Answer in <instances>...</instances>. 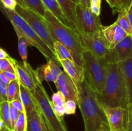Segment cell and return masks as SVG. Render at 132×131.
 Masks as SVG:
<instances>
[{
    "instance_id": "cell-35",
    "label": "cell",
    "mask_w": 132,
    "mask_h": 131,
    "mask_svg": "<svg viewBox=\"0 0 132 131\" xmlns=\"http://www.w3.org/2000/svg\"><path fill=\"white\" fill-rule=\"evenodd\" d=\"M20 113L18 110H17L12 105L10 104V122H11L12 128H14V126H15V123H16L17 120H18V118H19Z\"/></svg>"
},
{
    "instance_id": "cell-27",
    "label": "cell",
    "mask_w": 132,
    "mask_h": 131,
    "mask_svg": "<svg viewBox=\"0 0 132 131\" xmlns=\"http://www.w3.org/2000/svg\"><path fill=\"white\" fill-rule=\"evenodd\" d=\"M12 131H27V116L25 110L20 113Z\"/></svg>"
},
{
    "instance_id": "cell-43",
    "label": "cell",
    "mask_w": 132,
    "mask_h": 131,
    "mask_svg": "<svg viewBox=\"0 0 132 131\" xmlns=\"http://www.w3.org/2000/svg\"><path fill=\"white\" fill-rule=\"evenodd\" d=\"M9 57H10V55L7 53V52H6L4 49H3L2 48L0 47V60H1V59H7Z\"/></svg>"
},
{
    "instance_id": "cell-46",
    "label": "cell",
    "mask_w": 132,
    "mask_h": 131,
    "mask_svg": "<svg viewBox=\"0 0 132 131\" xmlns=\"http://www.w3.org/2000/svg\"><path fill=\"white\" fill-rule=\"evenodd\" d=\"M128 14L129 19H130V23H131V26L132 28V11H131V10H128Z\"/></svg>"
},
{
    "instance_id": "cell-51",
    "label": "cell",
    "mask_w": 132,
    "mask_h": 131,
    "mask_svg": "<svg viewBox=\"0 0 132 131\" xmlns=\"http://www.w3.org/2000/svg\"><path fill=\"white\" fill-rule=\"evenodd\" d=\"M128 10H131V11H132V5L131 6V7H130V8H129Z\"/></svg>"
},
{
    "instance_id": "cell-39",
    "label": "cell",
    "mask_w": 132,
    "mask_h": 131,
    "mask_svg": "<svg viewBox=\"0 0 132 131\" xmlns=\"http://www.w3.org/2000/svg\"><path fill=\"white\" fill-rule=\"evenodd\" d=\"M5 76L7 77L8 79L10 80V81L14 80H18V76H17L16 73H13V72H9V71H4L3 72Z\"/></svg>"
},
{
    "instance_id": "cell-2",
    "label": "cell",
    "mask_w": 132,
    "mask_h": 131,
    "mask_svg": "<svg viewBox=\"0 0 132 131\" xmlns=\"http://www.w3.org/2000/svg\"><path fill=\"white\" fill-rule=\"evenodd\" d=\"M97 96L103 105L127 109L128 95L123 73L119 63H108L105 85Z\"/></svg>"
},
{
    "instance_id": "cell-42",
    "label": "cell",
    "mask_w": 132,
    "mask_h": 131,
    "mask_svg": "<svg viewBox=\"0 0 132 131\" xmlns=\"http://www.w3.org/2000/svg\"><path fill=\"white\" fill-rule=\"evenodd\" d=\"M0 81H1L2 83H5V85H6V86H8V85L11 82V81H10L9 79H8L7 77L4 74V73L1 71H0Z\"/></svg>"
},
{
    "instance_id": "cell-50",
    "label": "cell",
    "mask_w": 132,
    "mask_h": 131,
    "mask_svg": "<svg viewBox=\"0 0 132 131\" xmlns=\"http://www.w3.org/2000/svg\"><path fill=\"white\" fill-rule=\"evenodd\" d=\"M72 1H73V2L74 3H76V4H79V3H80L79 0H72Z\"/></svg>"
},
{
    "instance_id": "cell-34",
    "label": "cell",
    "mask_w": 132,
    "mask_h": 131,
    "mask_svg": "<svg viewBox=\"0 0 132 131\" xmlns=\"http://www.w3.org/2000/svg\"><path fill=\"white\" fill-rule=\"evenodd\" d=\"M126 131H132V104H128L127 107V118H126Z\"/></svg>"
},
{
    "instance_id": "cell-29",
    "label": "cell",
    "mask_w": 132,
    "mask_h": 131,
    "mask_svg": "<svg viewBox=\"0 0 132 131\" xmlns=\"http://www.w3.org/2000/svg\"><path fill=\"white\" fill-rule=\"evenodd\" d=\"M11 57L0 60V71H9L15 73V69L11 61Z\"/></svg>"
},
{
    "instance_id": "cell-52",
    "label": "cell",
    "mask_w": 132,
    "mask_h": 131,
    "mask_svg": "<svg viewBox=\"0 0 132 131\" xmlns=\"http://www.w3.org/2000/svg\"><path fill=\"white\" fill-rule=\"evenodd\" d=\"M119 131H126V129H125V128H123V129L121 130H119Z\"/></svg>"
},
{
    "instance_id": "cell-5",
    "label": "cell",
    "mask_w": 132,
    "mask_h": 131,
    "mask_svg": "<svg viewBox=\"0 0 132 131\" xmlns=\"http://www.w3.org/2000/svg\"><path fill=\"white\" fill-rule=\"evenodd\" d=\"M0 10L10 20L13 26L18 28L27 37L28 41H30V46H33L36 48L45 56L47 60L53 59L58 62L54 52L39 38L36 32L30 26L29 24L21 15L18 14L15 10H9L5 8L1 1H0Z\"/></svg>"
},
{
    "instance_id": "cell-14",
    "label": "cell",
    "mask_w": 132,
    "mask_h": 131,
    "mask_svg": "<svg viewBox=\"0 0 132 131\" xmlns=\"http://www.w3.org/2000/svg\"><path fill=\"white\" fill-rule=\"evenodd\" d=\"M102 32L110 46V49L128 35L126 32L116 23L108 26H103Z\"/></svg>"
},
{
    "instance_id": "cell-1",
    "label": "cell",
    "mask_w": 132,
    "mask_h": 131,
    "mask_svg": "<svg viewBox=\"0 0 132 131\" xmlns=\"http://www.w3.org/2000/svg\"><path fill=\"white\" fill-rule=\"evenodd\" d=\"M79 93L78 107L85 125V131H97L103 122L108 121L103 105L88 82H76Z\"/></svg>"
},
{
    "instance_id": "cell-3",
    "label": "cell",
    "mask_w": 132,
    "mask_h": 131,
    "mask_svg": "<svg viewBox=\"0 0 132 131\" xmlns=\"http://www.w3.org/2000/svg\"><path fill=\"white\" fill-rule=\"evenodd\" d=\"M44 18L54 41H57L67 47L75 62L83 67L82 54L85 48L79 33L72 27L63 24L48 9Z\"/></svg>"
},
{
    "instance_id": "cell-9",
    "label": "cell",
    "mask_w": 132,
    "mask_h": 131,
    "mask_svg": "<svg viewBox=\"0 0 132 131\" xmlns=\"http://www.w3.org/2000/svg\"><path fill=\"white\" fill-rule=\"evenodd\" d=\"M76 13L82 32L94 33L102 30L103 24L99 16L94 14L89 8L85 7L81 3L77 4Z\"/></svg>"
},
{
    "instance_id": "cell-53",
    "label": "cell",
    "mask_w": 132,
    "mask_h": 131,
    "mask_svg": "<svg viewBox=\"0 0 132 131\" xmlns=\"http://www.w3.org/2000/svg\"><path fill=\"white\" fill-rule=\"evenodd\" d=\"M49 130H50V129H49Z\"/></svg>"
},
{
    "instance_id": "cell-41",
    "label": "cell",
    "mask_w": 132,
    "mask_h": 131,
    "mask_svg": "<svg viewBox=\"0 0 132 131\" xmlns=\"http://www.w3.org/2000/svg\"><path fill=\"white\" fill-rule=\"evenodd\" d=\"M106 1L109 4L110 6L113 10V13L116 10V9H117V6H118V0H106Z\"/></svg>"
},
{
    "instance_id": "cell-38",
    "label": "cell",
    "mask_w": 132,
    "mask_h": 131,
    "mask_svg": "<svg viewBox=\"0 0 132 131\" xmlns=\"http://www.w3.org/2000/svg\"><path fill=\"white\" fill-rule=\"evenodd\" d=\"M9 103H10V105H12L19 113H22L23 110H24V106H23V104L22 103L21 99H19V100H14L13 101H12L11 102Z\"/></svg>"
},
{
    "instance_id": "cell-4",
    "label": "cell",
    "mask_w": 132,
    "mask_h": 131,
    "mask_svg": "<svg viewBox=\"0 0 132 131\" xmlns=\"http://www.w3.org/2000/svg\"><path fill=\"white\" fill-rule=\"evenodd\" d=\"M82 61L85 80L97 95H100L106 80L108 63L104 59L96 56L87 50L82 54Z\"/></svg>"
},
{
    "instance_id": "cell-49",
    "label": "cell",
    "mask_w": 132,
    "mask_h": 131,
    "mask_svg": "<svg viewBox=\"0 0 132 131\" xmlns=\"http://www.w3.org/2000/svg\"><path fill=\"white\" fill-rule=\"evenodd\" d=\"M0 131H10V130L9 129V128H7V127H5H5H4L2 129H1Z\"/></svg>"
},
{
    "instance_id": "cell-48",
    "label": "cell",
    "mask_w": 132,
    "mask_h": 131,
    "mask_svg": "<svg viewBox=\"0 0 132 131\" xmlns=\"http://www.w3.org/2000/svg\"><path fill=\"white\" fill-rule=\"evenodd\" d=\"M4 127H5V124H4L3 121L2 119L0 118V130H1Z\"/></svg>"
},
{
    "instance_id": "cell-15",
    "label": "cell",
    "mask_w": 132,
    "mask_h": 131,
    "mask_svg": "<svg viewBox=\"0 0 132 131\" xmlns=\"http://www.w3.org/2000/svg\"><path fill=\"white\" fill-rule=\"evenodd\" d=\"M66 17L73 26V28L79 33H82L81 26L77 19L76 5L72 0H57Z\"/></svg>"
},
{
    "instance_id": "cell-21",
    "label": "cell",
    "mask_w": 132,
    "mask_h": 131,
    "mask_svg": "<svg viewBox=\"0 0 132 131\" xmlns=\"http://www.w3.org/2000/svg\"><path fill=\"white\" fill-rule=\"evenodd\" d=\"M36 77L37 80L42 83L43 81L45 80L46 82H52L55 83L57 79L52 74V71L49 68L48 65L46 63L45 65L39 67L36 70Z\"/></svg>"
},
{
    "instance_id": "cell-19",
    "label": "cell",
    "mask_w": 132,
    "mask_h": 131,
    "mask_svg": "<svg viewBox=\"0 0 132 131\" xmlns=\"http://www.w3.org/2000/svg\"><path fill=\"white\" fill-rule=\"evenodd\" d=\"M20 99L24 106L27 116H29L36 108L32 92L20 83Z\"/></svg>"
},
{
    "instance_id": "cell-31",
    "label": "cell",
    "mask_w": 132,
    "mask_h": 131,
    "mask_svg": "<svg viewBox=\"0 0 132 131\" xmlns=\"http://www.w3.org/2000/svg\"><path fill=\"white\" fill-rule=\"evenodd\" d=\"M77 104L75 100H67L65 104V111L67 114H74L76 111Z\"/></svg>"
},
{
    "instance_id": "cell-36",
    "label": "cell",
    "mask_w": 132,
    "mask_h": 131,
    "mask_svg": "<svg viewBox=\"0 0 132 131\" xmlns=\"http://www.w3.org/2000/svg\"><path fill=\"white\" fill-rule=\"evenodd\" d=\"M0 1L4 7L12 10H15L18 5L16 0H0Z\"/></svg>"
},
{
    "instance_id": "cell-17",
    "label": "cell",
    "mask_w": 132,
    "mask_h": 131,
    "mask_svg": "<svg viewBox=\"0 0 132 131\" xmlns=\"http://www.w3.org/2000/svg\"><path fill=\"white\" fill-rule=\"evenodd\" d=\"M125 77L129 104H132V58L119 62Z\"/></svg>"
},
{
    "instance_id": "cell-23",
    "label": "cell",
    "mask_w": 132,
    "mask_h": 131,
    "mask_svg": "<svg viewBox=\"0 0 132 131\" xmlns=\"http://www.w3.org/2000/svg\"><path fill=\"white\" fill-rule=\"evenodd\" d=\"M54 53L58 62L59 60H67V59L73 60V57L69 50L57 41H55V43H54Z\"/></svg>"
},
{
    "instance_id": "cell-8",
    "label": "cell",
    "mask_w": 132,
    "mask_h": 131,
    "mask_svg": "<svg viewBox=\"0 0 132 131\" xmlns=\"http://www.w3.org/2000/svg\"><path fill=\"white\" fill-rule=\"evenodd\" d=\"M80 37L85 50L91 51L101 59L106 57L110 50V46L102 30L94 33L82 32Z\"/></svg>"
},
{
    "instance_id": "cell-25",
    "label": "cell",
    "mask_w": 132,
    "mask_h": 131,
    "mask_svg": "<svg viewBox=\"0 0 132 131\" xmlns=\"http://www.w3.org/2000/svg\"><path fill=\"white\" fill-rule=\"evenodd\" d=\"M0 118L3 121L5 127L12 131L10 117V103L8 101L0 103Z\"/></svg>"
},
{
    "instance_id": "cell-7",
    "label": "cell",
    "mask_w": 132,
    "mask_h": 131,
    "mask_svg": "<svg viewBox=\"0 0 132 131\" xmlns=\"http://www.w3.org/2000/svg\"><path fill=\"white\" fill-rule=\"evenodd\" d=\"M15 11L26 21L39 38L54 52L55 41L52 37L45 18L28 8L23 7L19 5L17 6Z\"/></svg>"
},
{
    "instance_id": "cell-11",
    "label": "cell",
    "mask_w": 132,
    "mask_h": 131,
    "mask_svg": "<svg viewBox=\"0 0 132 131\" xmlns=\"http://www.w3.org/2000/svg\"><path fill=\"white\" fill-rule=\"evenodd\" d=\"M132 58V36L127 35L110 49L105 60L107 63H119Z\"/></svg>"
},
{
    "instance_id": "cell-20",
    "label": "cell",
    "mask_w": 132,
    "mask_h": 131,
    "mask_svg": "<svg viewBox=\"0 0 132 131\" xmlns=\"http://www.w3.org/2000/svg\"><path fill=\"white\" fill-rule=\"evenodd\" d=\"M14 27V29L16 33L18 38V51L19 54L23 60V63L27 64L28 63V50L27 47L30 45V41L27 38L25 35L15 26Z\"/></svg>"
},
{
    "instance_id": "cell-16",
    "label": "cell",
    "mask_w": 132,
    "mask_h": 131,
    "mask_svg": "<svg viewBox=\"0 0 132 131\" xmlns=\"http://www.w3.org/2000/svg\"><path fill=\"white\" fill-rule=\"evenodd\" d=\"M59 63L63 68L64 71L66 72L76 82H83L85 80L84 68L76 64L73 60H62Z\"/></svg>"
},
{
    "instance_id": "cell-33",
    "label": "cell",
    "mask_w": 132,
    "mask_h": 131,
    "mask_svg": "<svg viewBox=\"0 0 132 131\" xmlns=\"http://www.w3.org/2000/svg\"><path fill=\"white\" fill-rule=\"evenodd\" d=\"M101 0H91L90 9L94 14L99 16L101 14Z\"/></svg>"
},
{
    "instance_id": "cell-32",
    "label": "cell",
    "mask_w": 132,
    "mask_h": 131,
    "mask_svg": "<svg viewBox=\"0 0 132 131\" xmlns=\"http://www.w3.org/2000/svg\"><path fill=\"white\" fill-rule=\"evenodd\" d=\"M118 6L116 11L113 13V14L118 13L121 10H128L132 5V0H118Z\"/></svg>"
},
{
    "instance_id": "cell-28",
    "label": "cell",
    "mask_w": 132,
    "mask_h": 131,
    "mask_svg": "<svg viewBox=\"0 0 132 131\" xmlns=\"http://www.w3.org/2000/svg\"><path fill=\"white\" fill-rule=\"evenodd\" d=\"M51 101L53 107H65L67 100L64 95L61 91H58L52 95Z\"/></svg>"
},
{
    "instance_id": "cell-6",
    "label": "cell",
    "mask_w": 132,
    "mask_h": 131,
    "mask_svg": "<svg viewBox=\"0 0 132 131\" xmlns=\"http://www.w3.org/2000/svg\"><path fill=\"white\" fill-rule=\"evenodd\" d=\"M32 93L36 106L41 112L44 121L50 131H68L64 120L58 118L55 114L51 100L41 82L39 81L37 82Z\"/></svg>"
},
{
    "instance_id": "cell-40",
    "label": "cell",
    "mask_w": 132,
    "mask_h": 131,
    "mask_svg": "<svg viewBox=\"0 0 132 131\" xmlns=\"http://www.w3.org/2000/svg\"><path fill=\"white\" fill-rule=\"evenodd\" d=\"M97 131H112L110 127L108 121H104L101 123Z\"/></svg>"
},
{
    "instance_id": "cell-12",
    "label": "cell",
    "mask_w": 132,
    "mask_h": 131,
    "mask_svg": "<svg viewBox=\"0 0 132 131\" xmlns=\"http://www.w3.org/2000/svg\"><path fill=\"white\" fill-rule=\"evenodd\" d=\"M103 105L108 123L112 131H119L126 127L127 109L121 107Z\"/></svg>"
},
{
    "instance_id": "cell-13",
    "label": "cell",
    "mask_w": 132,
    "mask_h": 131,
    "mask_svg": "<svg viewBox=\"0 0 132 131\" xmlns=\"http://www.w3.org/2000/svg\"><path fill=\"white\" fill-rule=\"evenodd\" d=\"M55 86L59 91H61L66 98V100H73L78 105L79 93L76 82L67 74L62 71L55 82Z\"/></svg>"
},
{
    "instance_id": "cell-47",
    "label": "cell",
    "mask_w": 132,
    "mask_h": 131,
    "mask_svg": "<svg viewBox=\"0 0 132 131\" xmlns=\"http://www.w3.org/2000/svg\"><path fill=\"white\" fill-rule=\"evenodd\" d=\"M43 131H50V130H49L48 127H47V125H46V123H45V121H44V125H43Z\"/></svg>"
},
{
    "instance_id": "cell-44",
    "label": "cell",
    "mask_w": 132,
    "mask_h": 131,
    "mask_svg": "<svg viewBox=\"0 0 132 131\" xmlns=\"http://www.w3.org/2000/svg\"><path fill=\"white\" fill-rule=\"evenodd\" d=\"M79 1H80V3H81L82 5H83L84 6L90 8L91 0H79Z\"/></svg>"
},
{
    "instance_id": "cell-22",
    "label": "cell",
    "mask_w": 132,
    "mask_h": 131,
    "mask_svg": "<svg viewBox=\"0 0 132 131\" xmlns=\"http://www.w3.org/2000/svg\"><path fill=\"white\" fill-rule=\"evenodd\" d=\"M118 14V17L115 23L123 29L128 35L132 36V28L128 14V10H121L119 12Z\"/></svg>"
},
{
    "instance_id": "cell-26",
    "label": "cell",
    "mask_w": 132,
    "mask_h": 131,
    "mask_svg": "<svg viewBox=\"0 0 132 131\" xmlns=\"http://www.w3.org/2000/svg\"><path fill=\"white\" fill-rule=\"evenodd\" d=\"M8 101L20 99V83L18 80L11 81L7 86Z\"/></svg>"
},
{
    "instance_id": "cell-10",
    "label": "cell",
    "mask_w": 132,
    "mask_h": 131,
    "mask_svg": "<svg viewBox=\"0 0 132 131\" xmlns=\"http://www.w3.org/2000/svg\"><path fill=\"white\" fill-rule=\"evenodd\" d=\"M11 61L15 69V73L19 83L32 92L34 90L37 82H38L36 74V70L32 69L29 64L20 63L12 57Z\"/></svg>"
},
{
    "instance_id": "cell-24",
    "label": "cell",
    "mask_w": 132,
    "mask_h": 131,
    "mask_svg": "<svg viewBox=\"0 0 132 131\" xmlns=\"http://www.w3.org/2000/svg\"><path fill=\"white\" fill-rule=\"evenodd\" d=\"M27 8L45 17L47 8L42 0H23Z\"/></svg>"
},
{
    "instance_id": "cell-30",
    "label": "cell",
    "mask_w": 132,
    "mask_h": 131,
    "mask_svg": "<svg viewBox=\"0 0 132 131\" xmlns=\"http://www.w3.org/2000/svg\"><path fill=\"white\" fill-rule=\"evenodd\" d=\"M47 64L48 65L49 68H50V71H52V74H54V76L55 77V78L57 79L58 77L60 75V74L62 73L63 71L61 70L60 68H59V66L56 64V62H55V60H53V59H50V60H48Z\"/></svg>"
},
{
    "instance_id": "cell-37",
    "label": "cell",
    "mask_w": 132,
    "mask_h": 131,
    "mask_svg": "<svg viewBox=\"0 0 132 131\" xmlns=\"http://www.w3.org/2000/svg\"><path fill=\"white\" fill-rule=\"evenodd\" d=\"M8 101L7 86L0 81V103Z\"/></svg>"
},
{
    "instance_id": "cell-18",
    "label": "cell",
    "mask_w": 132,
    "mask_h": 131,
    "mask_svg": "<svg viewBox=\"0 0 132 131\" xmlns=\"http://www.w3.org/2000/svg\"><path fill=\"white\" fill-rule=\"evenodd\" d=\"M43 118L36 106V109L27 116V131H43Z\"/></svg>"
},
{
    "instance_id": "cell-45",
    "label": "cell",
    "mask_w": 132,
    "mask_h": 131,
    "mask_svg": "<svg viewBox=\"0 0 132 131\" xmlns=\"http://www.w3.org/2000/svg\"><path fill=\"white\" fill-rule=\"evenodd\" d=\"M17 2H18V5H20V6H23V7H25V8H27V6H26V5L24 4V1H23V0H16Z\"/></svg>"
}]
</instances>
